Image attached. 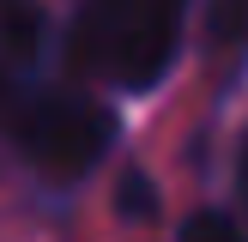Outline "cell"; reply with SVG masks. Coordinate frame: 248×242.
Returning a JSON list of instances; mask_svg holds the SVG:
<instances>
[{"label": "cell", "instance_id": "6da1fadb", "mask_svg": "<svg viewBox=\"0 0 248 242\" xmlns=\"http://www.w3.org/2000/svg\"><path fill=\"white\" fill-rule=\"evenodd\" d=\"M0 133L31 157L43 176L79 182L115 151V109L67 85H36L31 67H0Z\"/></svg>", "mask_w": 248, "mask_h": 242}, {"label": "cell", "instance_id": "7a4b0ae2", "mask_svg": "<svg viewBox=\"0 0 248 242\" xmlns=\"http://www.w3.org/2000/svg\"><path fill=\"white\" fill-rule=\"evenodd\" d=\"M188 0H85L67 36V60L79 73H103L121 91H152L182 55Z\"/></svg>", "mask_w": 248, "mask_h": 242}, {"label": "cell", "instance_id": "3957f363", "mask_svg": "<svg viewBox=\"0 0 248 242\" xmlns=\"http://www.w3.org/2000/svg\"><path fill=\"white\" fill-rule=\"evenodd\" d=\"M36 43H43V6L36 0H0V48H6V60L31 67Z\"/></svg>", "mask_w": 248, "mask_h": 242}, {"label": "cell", "instance_id": "277c9868", "mask_svg": "<svg viewBox=\"0 0 248 242\" xmlns=\"http://www.w3.org/2000/svg\"><path fill=\"white\" fill-rule=\"evenodd\" d=\"M176 242H248V230L230 212H212V206H206V212H194L188 224L176 230Z\"/></svg>", "mask_w": 248, "mask_h": 242}, {"label": "cell", "instance_id": "5b68a950", "mask_svg": "<svg viewBox=\"0 0 248 242\" xmlns=\"http://www.w3.org/2000/svg\"><path fill=\"white\" fill-rule=\"evenodd\" d=\"M115 212H121V218H133V224L157 218V188H152L145 176H121V188H115Z\"/></svg>", "mask_w": 248, "mask_h": 242}, {"label": "cell", "instance_id": "8992f818", "mask_svg": "<svg viewBox=\"0 0 248 242\" xmlns=\"http://www.w3.org/2000/svg\"><path fill=\"white\" fill-rule=\"evenodd\" d=\"M212 24H218V36H248V0H218Z\"/></svg>", "mask_w": 248, "mask_h": 242}, {"label": "cell", "instance_id": "52a82bcc", "mask_svg": "<svg viewBox=\"0 0 248 242\" xmlns=\"http://www.w3.org/2000/svg\"><path fill=\"white\" fill-rule=\"evenodd\" d=\"M242 182H248V151H242Z\"/></svg>", "mask_w": 248, "mask_h": 242}]
</instances>
